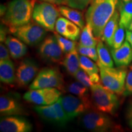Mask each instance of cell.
<instances>
[{
	"label": "cell",
	"mask_w": 132,
	"mask_h": 132,
	"mask_svg": "<svg viewBox=\"0 0 132 132\" xmlns=\"http://www.w3.org/2000/svg\"><path fill=\"white\" fill-rule=\"evenodd\" d=\"M5 44L9 49L11 57L14 59L21 58L27 53V48L25 44L18 38L8 36L5 40Z\"/></svg>",
	"instance_id": "18"
},
{
	"label": "cell",
	"mask_w": 132,
	"mask_h": 132,
	"mask_svg": "<svg viewBox=\"0 0 132 132\" xmlns=\"http://www.w3.org/2000/svg\"><path fill=\"white\" fill-rule=\"evenodd\" d=\"M40 1L45 3H48L50 4H53L54 5H57V6H61V5H66L65 0H40Z\"/></svg>",
	"instance_id": "38"
},
{
	"label": "cell",
	"mask_w": 132,
	"mask_h": 132,
	"mask_svg": "<svg viewBox=\"0 0 132 132\" xmlns=\"http://www.w3.org/2000/svg\"><path fill=\"white\" fill-rule=\"evenodd\" d=\"M126 40L130 43L132 48V31L127 30L126 31Z\"/></svg>",
	"instance_id": "39"
},
{
	"label": "cell",
	"mask_w": 132,
	"mask_h": 132,
	"mask_svg": "<svg viewBox=\"0 0 132 132\" xmlns=\"http://www.w3.org/2000/svg\"><path fill=\"white\" fill-rule=\"evenodd\" d=\"M39 67L34 61L25 59L20 62L16 71V82L19 86L22 87L28 85L36 77Z\"/></svg>",
	"instance_id": "13"
},
{
	"label": "cell",
	"mask_w": 132,
	"mask_h": 132,
	"mask_svg": "<svg viewBox=\"0 0 132 132\" xmlns=\"http://www.w3.org/2000/svg\"><path fill=\"white\" fill-rule=\"evenodd\" d=\"M57 8L60 14L66 19L72 21L77 26H78L81 29H82L85 27V23L83 14L81 11H78V9H74L69 6L68 7V6H63V5L59 6Z\"/></svg>",
	"instance_id": "19"
},
{
	"label": "cell",
	"mask_w": 132,
	"mask_h": 132,
	"mask_svg": "<svg viewBox=\"0 0 132 132\" xmlns=\"http://www.w3.org/2000/svg\"><path fill=\"white\" fill-rule=\"evenodd\" d=\"M59 100L69 120L83 114L93 107L82 101L80 97L73 95L61 97Z\"/></svg>",
	"instance_id": "11"
},
{
	"label": "cell",
	"mask_w": 132,
	"mask_h": 132,
	"mask_svg": "<svg viewBox=\"0 0 132 132\" xmlns=\"http://www.w3.org/2000/svg\"><path fill=\"white\" fill-rule=\"evenodd\" d=\"M92 0H65V4L69 7L78 10H85Z\"/></svg>",
	"instance_id": "32"
},
{
	"label": "cell",
	"mask_w": 132,
	"mask_h": 132,
	"mask_svg": "<svg viewBox=\"0 0 132 132\" xmlns=\"http://www.w3.org/2000/svg\"><path fill=\"white\" fill-rule=\"evenodd\" d=\"M126 119L128 125L132 129V103L128 106L126 112Z\"/></svg>",
	"instance_id": "35"
},
{
	"label": "cell",
	"mask_w": 132,
	"mask_h": 132,
	"mask_svg": "<svg viewBox=\"0 0 132 132\" xmlns=\"http://www.w3.org/2000/svg\"><path fill=\"white\" fill-rule=\"evenodd\" d=\"M0 113L3 116L27 114L19 100L9 95H3L0 97Z\"/></svg>",
	"instance_id": "15"
},
{
	"label": "cell",
	"mask_w": 132,
	"mask_h": 132,
	"mask_svg": "<svg viewBox=\"0 0 132 132\" xmlns=\"http://www.w3.org/2000/svg\"><path fill=\"white\" fill-rule=\"evenodd\" d=\"M79 57L81 68L85 70L89 75L98 73V71H100L98 65L92 61L89 57L83 55L79 56Z\"/></svg>",
	"instance_id": "27"
},
{
	"label": "cell",
	"mask_w": 132,
	"mask_h": 132,
	"mask_svg": "<svg viewBox=\"0 0 132 132\" xmlns=\"http://www.w3.org/2000/svg\"><path fill=\"white\" fill-rule=\"evenodd\" d=\"M119 13L118 11H116L104 28L102 40L106 42L110 47L111 46L113 36L119 24Z\"/></svg>",
	"instance_id": "20"
},
{
	"label": "cell",
	"mask_w": 132,
	"mask_h": 132,
	"mask_svg": "<svg viewBox=\"0 0 132 132\" xmlns=\"http://www.w3.org/2000/svg\"><path fill=\"white\" fill-rule=\"evenodd\" d=\"M99 39L95 37L91 26L88 23L82 28L81 34L80 44L85 47H95L97 45Z\"/></svg>",
	"instance_id": "25"
},
{
	"label": "cell",
	"mask_w": 132,
	"mask_h": 132,
	"mask_svg": "<svg viewBox=\"0 0 132 132\" xmlns=\"http://www.w3.org/2000/svg\"><path fill=\"white\" fill-rule=\"evenodd\" d=\"M62 53L55 36H49L45 38L39 48L40 57L47 61L57 63L62 58Z\"/></svg>",
	"instance_id": "12"
},
{
	"label": "cell",
	"mask_w": 132,
	"mask_h": 132,
	"mask_svg": "<svg viewBox=\"0 0 132 132\" xmlns=\"http://www.w3.org/2000/svg\"><path fill=\"white\" fill-rule=\"evenodd\" d=\"M61 95L60 90L55 87L30 89L23 95L26 101L37 105H48L55 103Z\"/></svg>",
	"instance_id": "10"
},
{
	"label": "cell",
	"mask_w": 132,
	"mask_h": 132,
	"mask_svg": "<svg viewBox=\"0 0 132 132\" xmlns=\"http://www.w3.org/2000/svg\"><path fill=\"white\" fill-rule=\"evenodd\" d=\"M100 70L101 82L104 86L118 95L123 94L125 89L127 70L125 66L105 67L97 64Z\"/></svg>",
	"instance_id": "4"
},
{
	"label": "cell",
	"mask_w": 132,
	"mask_h": 132,
	"mask_svg": "<svg viewBox=\"0 0 132 132\" xmlns=\"http://www.w3.org/2000/svg\"><path fill=\"white\" fill-rule=\"evenodd\" d=\"M89 87L86 86L79 81L72 82L68 86V90L70 93L80 97L82 101L93 106L92 97L89 93Z\"/></svg>",
	"instance_id": "23"
},
{
	"label": "cell",
	"mask_w": 132,
	"mask_h": 132,
	"mask_svg": "<svg viewBox=\"0 0 132 132\" xmlns=\"http://www.w3.org/2000/svg\"><path fill=\"white\" fill-rule=\"evenodd\" d=\"M123 95L124 96H129L132 95V65L131 70L127 73L125 80V89Z\"/></svg>",
	"instance_id": "33"
},
{
	"label": "cell",
	"mask_w": 132,
	"mask_h": 132,
	"mask_svg": "<svg viewBox=\"0 0 132 132\" xmlns=\"http://www.w3.org/2000/svg\"><path fill=\"white\" fill-rule=\"evenodd\" d=\"M58 8L54 4L42 2L36 4L32 13V19L46 30L54 31L59 16Z\"/></svg>",
	"instance_id": "5"
},
{
	"label": "cell",
	"mask_w": 132,
	"mask_h": 132,
	"mask_svg": "<svg viewBox=\"0 0 132 132\" xmlns=\"http://www.w3.org/2000/svg\"><path fill=\"white\" fill-rule=\"evenodd\" d=\"M54 36L56 37L59 47H61L63 53L65 54L69 53L77 48V44L74 40H70L67 38L64 37L58 33H55Z\"/></svg>",
	"instance_id": "28"
},
{
	"label": "cell",
	"mask_w": 132,
	"mask_h": 132,
	"mask_svg": "<svg viewBox=\"0 0 132 132\" xmlns=\"http://www.w3.org/2000/svg\"><path fill=\"white\" fill-rule=\"evenodd\" d=\"M46 29L34 21L16 28L12 34L24 44L34 46L39 44L45 37Z\"/></svg>",
	"instance_id": "9"
},
{
	"label": "cell",
	"mask_w": 132,
	"mask_h": 132,
	"mask_svg": "<svg viewBox=\"0 0 132 132\" xmlns=\"http://www.w3.org/2000/svg\"><path fill=\"white\" fill-rule=\"evenodd\" d=\"M55 29L60 35L74 41L80 36V28L64 16L57 19Z\"/></svg>",
	"instance_id": "16"
},
{
	"label": "cell",
	"mask_w": 132,
	"mask_h": 132,
	"mask_svg": "<svg viewBox=\"0 0 132 132\" xmlns=\"http://www.w3.org/2000/svg\"><path fill=\"white\" fill-rule=\"evenodd\" d=\"M32 125L26 119L19 116H9L1 119L0 130L2 132H30Z\"/></svg>",
	"instance_id": "14"
},
{
	"label": "cell",
	"mask_w": 132,
	"mask_h": 132,
	"mask_svg": "<svg viewBox=\"0 0 132 132\" xmlns=\"http://www.w3.org/2000/svg\"><path fill=\"white\" fill-rule=\"evenodd\" d=\"M0 80L4 84L11 85L16 81L15 67L11 59L0 61Z\"/></svg>",
	"instance_id": "21"
},
{
	"label": "cell",
	"mask_w": 132,
	"mask_h": 132,
	"mask_svg": "<svg viewBox=\"0 0 132 132\" xmlns=\"http://www.w3.org/2000/svg\"><path fill=\"white\" fill-rule=\"evenodd\" d=\"M111 55L118 67L127 66L132 61V48L127 40L118 48H112Z\"/></svg>",
	"instance_id": "17"
},
{
	"label": "cell",
	"mask_w": 132,
	"mask_h": 132,
	"mask_svg": "<svg viewBox=\"0 0 132 132\" xmlns=\"http://www.w3.org/2000/svg\"><path fill=\"white\" fill-rule=\"evenodd\" d=\"M128 30H129L130 31H132V20L131 21V23H130L129 27H128Z\"/></svg>",
	"instance_id": "40"
},
{
	"label": "cell",
	"mask_w": 132,
	"mask_h": 132,
	"mask_svg": "<svg viewBox=\"0 0 132 132\" xmlns=\"http://www.w3.org/2000/svg\"><path fill=\"white\" fill-rule=\"evenodd\" d=\"M119 0H92L86 14V22L91 26L95 37L100 40L104 28L116 11Z\"/></svg>",
	"instance_id": "1"
},
{
	"label": "cell",
	"mask_w": 132,
	"mask_h": 132,
	"mask_svg": "<svg viewBox=\"0 0 132 132\" xmlns=\"http://www.w3.org/2000/svg\"><path fill=\"white\" fill-rule=\"evenodd\" d=\"M119 15V24L128 29L132 20V0L127 2H122Z\"/></svg>",
	"instance_id": "26"
},
{
	"label": "cell",
	"mask_w": 132,
	"mask_h": 132,
	"mask_svg": "<svg viewBox=\"0 0 132 132\" xmlns=\"http://www.w3.org/2000/svg\"><path fill=\"white\" fill-rule=\"evenodd\" d=\"M119 1H121V2H127V1H131V0H119Z\"/></svg>",
	"instance_id": "41"
},
{
	"label": "cell",
	"mask_w": 132,
	"mask_h": 132,
	"mask_svg": "<svg viewBox=\"0 0 132 132\" xmlns=\"http://www.w3.org/2000/svg\"><path fill=\"white\" fill-rule=\"evenodd\" d=\"M74 77L78 80V81L80 82L81 83H82V85L86 86L89 88H90L93 85V84H92V82L90 80L89 76L81 68L79 69Z\"/></svg>",
	"instance_id": "31"
},
{
	"label": "cell",
	"mask_w": 132,
	"mask_h": 132,
	"mask_svg": "<svg viewBox=\"0 0 132 132\" xmlns=\"http://www.w3.org/2000/svg\"><path fill=\"white\" fill-rule=\"evenodd\" d=\"M78 51L77 50L72 51L66 54L62 64L64 67L68 72L69 75L75 76L77 72L80 69V57L78 54Z\"/></svg>",
	"instance_id": "22"
},
{
	"label": "cell",
	"mask_w": 132,
	"mask_h": 132,
	"mask_svg": "<svg viewBox=\"0 0 132 132\" xmlns=\"http://www.w3.org/2000/svg\"><path fill=\"white\" fill-rule=\"evenodd\" d=\"M63 87V77L57 69L44 68L37 74L29 86V89L55 87L61 90Z\"/></svg>",
	"instance_id": "6"
},
{
	"label": "cell",
	"mask_w": 132,
	"mask_h": 132,
	"mask_svg": "<svg viewBox=\"0 0 132 132\" xmlns=\"http://www.w3.org/2000/svg\"><path fill=\"white\" fill-rule=\"evenodd\" d=\"M106 113L100 111L89 110L84 113L81 118L83 127L94 132H104L113 128L114 123Z\"/></svg>",
	"instance_id": "7"
},
{
	"label": "cell",
	"mask_w": 132,
	"mask_h": 132,
	"mask_svg": "<svg viewBox=\"0 0 132 132\" xmlns=\"http://www.w3.org/2000/svg\"><path fill=\"white\" fill-rule=\"evenodd\" d=\"M89 76L90 80L91 81V82H92L93 85L94 84H97V83H100V81H101V78H100V76L98 75V73H95L93 74H91V75H89Z\"/></svg>",
	"instance_id": "37"
},
{
	"label": "cell",
	"mask_w": 132,
	"mask_h": 132,
	"mask_svg": "<svg viewBox=\"0 0 132 132\" xmlns=\"http://www.w3.org/2000/svg\"><path fill=\"white\" fill-rule=\"evenodd\" d=\"M77 51L81 55L89 57L94 61L97 62L98 60V53L95 47H85L79 44L77 47Z\"/></svg>",
	"instance_id": "30"
},
{
	"label": "cell",
	"mask_w": 132,
	"mask_h": 132,
	"mask_svg": "<svg viewBox=\"0 0 132 132\" xmlns=\"http://www.w3.org/2000/svg\"><path fill=\"white\" fill-rule=\"evenodd\" d=\"M125 28L120 24H119L118 29H116L113 36L111 47L112 48H118L124 42L125 39Z\"/></svg>",
	"instance_id": "29"
},
{
	"label": "cell",
	"mask_w": 132,
	"mask_h": 132,
	"mask_svg": "<svg viewBox=\"0 0 132 132\" xmlns=\"http://www.w3.org/2000/svg\"><path fill=\"white\" fill-rule=\"evenodd\" d=\"M90 89L92 100L95 108L106 114H115L119 105L116 94L100 83L94 84Z\"/></svg>",
	"instance_id": "3"
},
{
	"label": "cell",
	"mask_w": 132,
	"mask_h": 132,
	"mask_svg": "<svg viewBox=\"0 0 132 132\" xmlns=\"http://www.w3.org/2000/svg\"><path fill=\"white\" fill-rule=\"evenodd\" d=\"M34 110L42 119L48 122L63 126L69 121L59 99L51 105L34 106Z\"/></svg>",
	"instance_id": "8"
},
{
	"label": "cell",
	"mask_w": 132,
	"mask_h": 132,
	"mask_svg": "<svg viewBox=\"0 0 132 132\" xmlns=\"http://www.w3.org/2000/svg\"><path fill=\"white\" fill-rule=\"evenodd\" d=\"M9 49L1 43L0 44V61H6L10 59Z\"/></svg>",
	"instance_id": "34"
},
{
	"label": "cell",
	"mask_w": 132,
	"mask_h": 132,
	"mask_svg": "<svg viewBox=\"0 0 132 132\" xmlns=\"http://www.w3.org/2000/svg\"><path fill=\"white\" fill-rule=\"evenodd\" d=\"M9 32V29L7 27L5 28L4 26H3L2 25L1 26V31H0V40H1V43L5 42L6 38H7V32Z\"/></svg>",
	"instance_id": "36"
},
{
	"label": "cell",
	"mask_w": 132,
	"mask_h": 132,
	"mask_svg": "<svg viewBox=\"0 0 132 132\" xmlns=\"http://www.w3.org/2000/svg\"><path fill=\"white\" fill-rule=\"evenodd\" d=\"M97 50L98 53V60L97 61V64L105 67H114V61L112 59L108 48L103 44V40H98L97 45Z\"/></svg>",
	"instance_id": "24"
},
{
	"label": "cell",
	"mask_w": 132,
	"mask_h": 132,
	"mask_svg": "<svg viewBox=\"0 0 132 132\" xmlns=\"http://www.w3.org/2000/svg\"><path fill=\"white\" fill-rule=\"evenodd\" d=\"M37 0H12L6 7L3 23L13 33L16 28L30 22Z\"/></svg>",
	"instance_id": "2"
}]
</instances>
